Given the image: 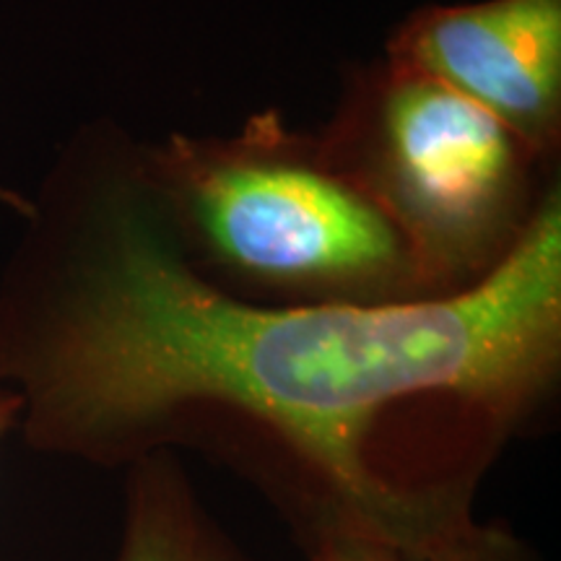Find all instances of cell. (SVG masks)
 <instances>
[{"label":"cell","instance_id":"5b68a950","mask_svg":"<svg viewBox=\"0 0 561 561\" xmlns=\"http://www.w3.org/2000/svg\"><path fill=\"white\" fill-rule=\"evenodd\" d=\"M115 561H257L208 510L174 453L125 468Z\"/></svg>","mask_w":561,"mask_h":561},{"label":"cell","instance_id":"3957f363","mask_svg":"<svg viewBox=\"0 0 561 561\" xmlns=\"http://www.w3.org/2000/svg\"><path fill=\"white\" fill-rule=\"evenodd\" d=\"M318 140L405 237L432 297L489 278L559 185L494 117L385 55L346 76Z\"/></svg>","mask_w":561,"mask_h":561},{"label":"cell","instance_id":"277c9868","mask_svg":"<svg viewBox=\"0 0 561 561\" xmlns=\"http://www.w3.org/2000/svg\"><path fill=\"white\" fill-rule=\"evenodd\" d=\"M385 58L455 91L559 167L561 0L426 5L392 30Z\"/></svg>","mask_w":561,"mask_h":561},{"label":"cell","instance_id":"6da1fadb","mask_svg":"<svg viewBox=\"0 0 561 561\" xmlns=\"http://www.w3.org/2000/svg\"><path fill=\"white\" fill-rule=\"evenodd\" d=\"M0 385L34 453L123 471L198 453L301 551L356 528L424 561L557 413L561 182L471 289L271 305L191 261L149 140L94 117L60 144L0 271Z\"/></svg>","mask_w":561,"mask_h":561},{"label":"cell","instance_id":"7a4b0ae2","mask_svg":"<svg viewBox=\"0 0 561 561\" xmlns=\"http://www.w3.org/2000/svg\"><path fill=\"white\" fill-rule=\"evenodd\" d=\"M149 159L185 252L224 289L271 305L432 299L396 224L328 159L318 133L278 112L227 136L149 140Z\"/></svg>","mask_w":561,"mask_h":561},{"label":"cell","instance_id":"ba28073f","mask_svg":"<svg viewBox=\"0 0 561 561\" xmlns=\"http://www.w3.org/2000/svg\"><path fill=\"white\" fill-rule=\"evenodd\" d=\"M19 419H21V398L19 392H13L11 388H3L0 385V447L9 434L19 430Z\"/></svg>","mask_w":561,"mask_h":561},{"label":"cell","instance_id":"52a82bcc","mask_svg":"<svg viewBox=\"0 0 561 561\" xmlns=\"http://www.w3.org/2000/svg\"><path fill=\"white\" fill-rule=\"evenodd\" d=\"M305 553L310 561H405L396 546L356 528H339L325 533Z\"/></svg>","mask_w":561,"mask_h":561},{"label":"cell","instance_id":"8992f818","mask_svg":"<svg viewBox=\"0 0 561 561\" xmlns=\"http://www.w3.org/2000/svg\"><path fill=\"white\" fill-rule=\"evenodd\" d=\"M424 561H541L536 549L507 523L462 520L426 551Z\"/></svg>","mask_w":561,"mask_h":561},{"label":"cell","instance_id":"9c48e42d","mask_svg":"<svg viewBox=\"0 0 561 561\" xmlns=\"http://www.w3.org/2000/svg\"><path fill=\"white\" fill-rule=\"evenodd\" d=\"M0 206L9 208L11 214L21 221L26 214H30V195L13 191V187L5 185V182H0Z\"/></svg>","mask_w":561,"mask_h":561}]
</instances>
